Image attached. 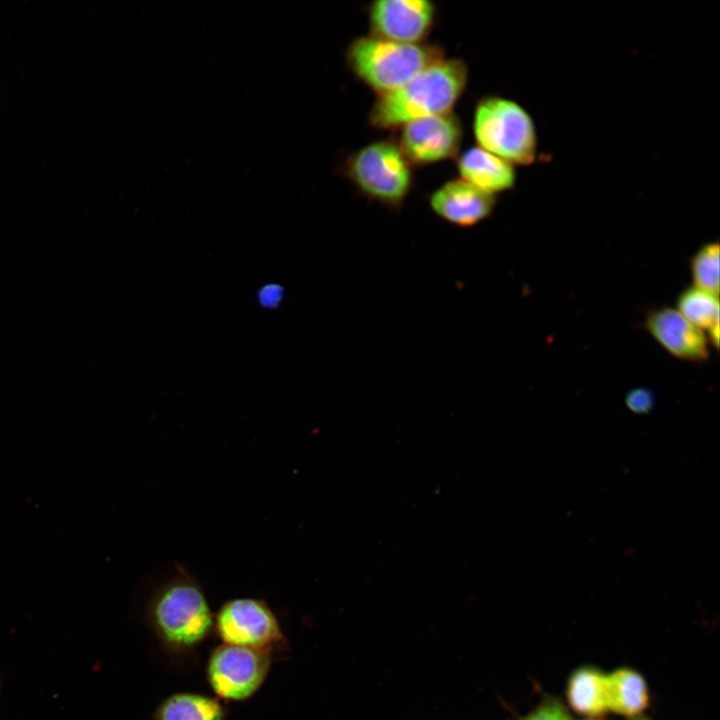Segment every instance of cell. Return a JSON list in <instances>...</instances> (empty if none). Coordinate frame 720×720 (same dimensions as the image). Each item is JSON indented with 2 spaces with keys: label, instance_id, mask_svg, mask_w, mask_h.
<instances>
[{
  "label": "cell",
  "instance_id": "obj_1",
  "mask_svg": "<svg viewBox=\"0 0 720 720\" xmlns=\"http://www.w3.org/2000/svg\"><path fill=\"white\" fill-rule=\"evenodd\" d=\"M467 81L468 68L463 60L443 58L399 89L379 96L370 110L369 122L378 129H390L452 112Z\"/></svg>",
  "mask_w": 720,
  "mask_h": 720
},
{
  "label": "cell",
  "instance_id": "obj_2",
  "mask_svg": "<svg viewBox=\"0 0 720 720\" xmlns=\"http://www.w3.org/2000/svg\"><path fill=\"white\" fill-rule=\"evenodd\" d=\"M147 619L160 644L172 654L192 652L214 627V615L204 591L183 568L154 592L147 606Z\"/></svg>",
  "mask_w": 720,
  "mask_h": 720
},
{
  "label": "cell",
  "instance_id": "obj_3",
  "mask_svg": "<svg viewBox=\"0 0 720 720\" xmlns=\"http://www.w3.org/2000/svg\"><path fill=\"white\" fill-rule=\"evenodd\" d=\"M443 58L441 48L434 45L399 43L372 35L353 40L346 50L351 71L379 96L399 89Z\"/></svg>",
  "mask_w": 720,
  "mask_h": 720
},
{
  "label": "cell",
  "instance_id": "obj_4",
  "mask_svg": "<svg viewBox=\"0 0 720 720\" xmlns=\"http://www.w3.org/2000/svg\"><path fill=\"white\" fill-rule=\"evenodd\" d=\"M473 133L478 147L514 165H530L537 152L531 115L517 102L487 96L476 105Z\"/></svg>",
  "mask_w": 720,
  "mask_h": 720
},
{
  "label": "cell",
  "instance_id": "obj_5",
  "mask_svg": "<svg viewBox=\"0 0 720 720\" xmlns=\"http://www.w3.org/2000/svg\"><path fill=\"white\" fill-rule=\"evenodd\" d=\"M344 170L363 195L392 208L401 206L412 186L411 165L392 140L363 146L348 157Z\"/></svg>",
  "mask_w": 720,
  "mask_h": 720
},
{
  "label": "cell",
  "instance_id": "obj_6",
  "mask_svg": "<svg viewBox=\"0 0 720 720\" xmlns=\"http://www.w3.org/2000/svg\"><path fill=\"white\" fill-rule=\"evenodd\" d=\"M273 663V651L222 643L206 664V680L217 697L243 701L265 682Z\"/></svg>",
  "mask_w": 720,
  "mask_h": 720
},
{
  "label": "cell",
  "instance_id": "obj_7",
  "mask_svg": "<svg viewBox=\"0 0 720 720\" xmlns=\"http://www.w3.org/2000/svg\"><path fill=\"white\" fill-rule=\"evenodd\" d=\"M213 632L224 644L273 652L287 647L277 616L257 598L240 597L223 603L214 615Z\"/></svg>",
  "mask_w": 720,
  "mask_h": 720
},
{
  "label": "cell",
  "instance_id": "obj_8",
  "mask_svg": "<svg viewBox=\"0 0 720 720\" xmlns=\"http://www.w3.org/2000/svg\"><path fill=\"white\" fill-rule=\"evenodd\" d=\"M463 138L452 112L410 121L401 126L399 147L410 165H428L453 158Z\"/></svg>",
  "mask_w": 720,
  "mask_h": 720
},
{
  "label": "cell",
  "instance_id": "obj_9",
  "mask_svg": "<svg viewBox=\"0 0 720 720\" xmlns=\"http://www.w3.org/2000/svg\"><path fill=\"white\" fill-rule=\"evenodd\" d=\"M435 15L434 3L427 0H378L368 9L372 36L407 44L422 43Z\"/></svg>",
  "mask_w": 720,
  "mask_h": 720
},
{
  "label": "cell",
  "instance_id": "obj_10",
  "mask_svg": "<svg viewBox=\"0 0 720 720\" xmlns=\"http://www.w3.org/2000/svg\"><path fill=\"white\" fill-rule=\"evenodd\" d=\"M645 328L675 358L702 362L709 356L706 333L690 323L676 308L666 306L650 311L645 319Z\"/></svg>",
  "mask_w": 720,
  "mask_h": 720
},
{
  "label": "cell",
  "instance_id": "obj_11",
  "mask_svg": "<svg viewBox=\"0 0 720 720\" xmlns=\"http://www.w3.org/2000/svg\"><path fill=\"white\" fill-rule=\"evenodd\" d=\"M429 203L433 212L443 220L469 227L491 215L496 198L462 179H454L436 189Z\"/></svg>",
  "mask_w": 720,
  "mask_h": 720
},
{
  "label": "cell",
  "instance_id": "obj_12",
  "mask_svg": "<svg viewBox=\"0 0 720 720\" xmlns=\"http://www.w3.org/2000/svg\"><path fill=\"white\" fill-rule=\"evenodd\" d=\"M457 169L460 179L491 195L511 189L516 181L512 164L480 147L465 150L457 159Z\"/></svg>",
  "mask_w": 720,
  "mask_h": 720
},
{
  "label": "cell",
  "instance_id": "obj_13",
  "mask_svg": "<svg viewBox=\"0 0 720 720\" xmlns=\"http://www.w3.org/2000/svg\"><path fill=\"white\" fill-rule=\"evenodd\" d=\"M606 703L609 711L637 717L649 705V690L644 677L627 667L606 674Z\"/></svg>",
  "mask_w": 720,
  "mask_h": 720
},
{
  "label": "cell",
  "instance_id": "obj_14",
  "mask_svg": "<svg viewBox=\"0 0 720 720\" xmlns=\"http://www.w3.org/2000/svg\"><path fill=\"white\" fill-rule=\"evenodd\" d=\"M566 695L575 712L588 718L600 716L608 711L606 674L591 665L576 668L569 676Z\"/></svg>",
  "mask_w": 720,
  "mask_h": 720
},
{
  "label": "cell",
  "instance_id": "obj_15",
  "mask_svg": "<svg viewBox=\"0 0 720 720\" xmlns=\"http://www.w3.org/2000/svg\"><path fill=\"white\" fill-rule=\"evenodd\" d=\"M226 707L215 697L180 692L166 697L156 707L153 720H225Z\"/></svg>",
  "mask_w": 720,
  "mask_h": 720
},
{
  "label": "cell",
  "instance_id": "obj_16",
  "mask_svg": "<svg viewBox=\"0 0 720 720\" xmlns=\"http://www.w3.org/2000/svg\"><path fill=\"white\" fill-rule=\"evenodd\" d=\"M718 296L691 286L680 293L675 308L690 323L707 332L719 323Z\"/></svg>",
  "mask_w": 720,
  "mask_h": 720
},
{
  "label": "cell",
  "instance_id": "obj_17",
  "mask_svg": "<svg viewBox=\"0 0 720 720\" xmlns=\"http://www.w3.org/2000/svg\"><path fill=\"white\" fill-rule=\"evenodd\" d=\"M694 287L719 295V244L709 242L700 247L690 262Z\"/></svg>",
  "mask_w": 720,
  "mask_h": 720
},
{
  "label": "cell",
  "instance_id": "obj_18",
  "mask_svg": "<svg viewBox=\"0 0 720 720\" xmlns=\"http://www.w3.org/2000/svg\"><path fill=\"white\" fill-rule=\"evenodd\" d=\"M519 720H573L567 707L555 696H545L535 709Z\"/></svg>",
  "mask_w": 720,
  "mask_h": 720
},
{
  "label": "cell",
  "instance_id": "obj_19",
  "mask_svg": "<svg viewBox=\"0 0 720 720\" xmlns=\"http://www.w3.org/2000/svg\"><path fill=\"white\" fill-rule=\"evenodd\" d=\"M625 404L633 413L645 414L654 407L655 397L647 388L639 387L627 393Z\"/></svg>",
  "mask_w": 720,
  "mask_h": 720
},
{
  "label": "cell",
  "instance_id": "obj_20",
  "mask_svg": "<svg viewBox=\"0 0 720 720\" xmlns=\"http://www.w3.org/2000/svg\"><path fill=\"white\" fill-rule=\"evenodd\" d=\"M631 720H651V719L637 716V717H633Z\"/></svg>",
  "mask_w": 720,
  "mask_h": 720
},
{
  "label": "cell",
  "instance_id": "obj_21",
  "mask_svg": "<svg viewBox=\"0 0 720 720\" xmlns=\"http://www.w3.org/2000/svg\"><path fill=\"white\" fill-rule=\"evenodd\" d=\"M585 720H600V719H597V718H587V719H585Z\"/></svg>",
  "mask_w": 720,
  "mask_h": 720
}]
</instances>
